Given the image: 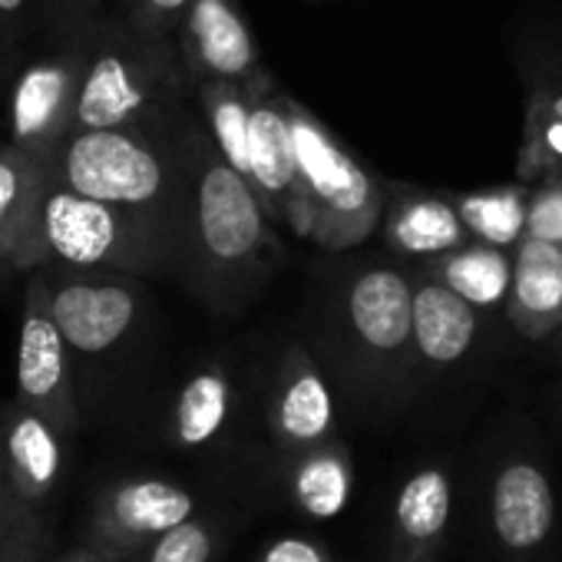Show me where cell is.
<instances>
[{
    "instance_id": "26",
    "label": "cell",
    "mask_w": 562,
    "mask_h": 562,
    "mask_svg": "<svg viewBox=\"0 0 562 562\" xmlns=\"http://www.w3.org/2000/svg\"><path fill=\"white\" fill-rule=\"evenodd\" d=\"M232 384L222 368H205L186 381L172 411V437L182 450L212 443L228 417Z\"/></svg>"
},
{
    "instance_id": "2",
    "label": "cell",
    "mask_w": 562,
    "mask_h": 562,
    "mask_svg": "<svg viewBox=\"0 0 562 562\" xmlns=\"http://www.w3.org/2000/svg\"><path fill=\"white\" fill-rule=\"evenodd\" d=\"M47 169L64 189L130 215L156 238H162V228L186 205L182 166L166 136V123L153 133H70Z\"/></svg>"
},
{
    "instance_id": "21",
    "label": "cell",
    "mask_w": 562,
    "mask_h": 562,
    "mask_svg": "<svg viewBox=\"0 0 562 562\" xmlns=\"http://www.w3.org/2000/svg\"><path fill=\"white\" fill-rule=\"evenodd\" d=\"M427 274H434L450 292H457L463 302H470L476 312H483V308H496L506 302L513 258L499 248L467 241L463 248H457L443 258H434Z\"/></svg>"
},
{
    "instance_id": "15",
    "label": "cell",
    "mask_w": 562,
    "mask_h": 562,
    "mask_svg": "<svg viewBox=\"0 0 562 562\" xmlns=\"http://www.w3.org/2000/svg\"><path fill=\"white\" fill-rule=\"evenodd\" d=\"M506 315L526 341H546L562 331V248L522 235L513 255Z\"/></svg>"
},
{
    "instance_id": "3",
    "label": "cell",
    "mask_w": 562,
    "mask_h": 562,
    "mask_svg": "<svg viewBox=\"0 0 562 562\" xmlns=\"http://www.w3.org/2000/svg\"><path fill=\"white\" fill-rule=\"evenodd\" d=\"M166 136L179 156L186 192L182 209H189L199 251L212 268L245 271L265 268L274 251V232L265 218L251 186L215 153L192 106L166 120Z\"/></svg>"
},
{
    "instance_id": "28",
    "label": "cell",
    "mask_w": 562,
    "mask_h": 562,
    "mask_svg": "<svg viewBox=\"0 0 562 562\" xmlns=\"http://www.w3.org/2000/svg\"><path fill=\"white\" fill-rule=\"evenodd\" d=\"M562 248V179H542L526 199V232Z\"/></svg>"
},
{
    "instance_id": "36",
    "label": "cell",
    "mask_w": 562,
    "mask_h": 562,
    "mask_svg": "<svg viewBox=\"0 0 562 562\" xmlns=\"http://www.w3.org/2000/svg\"><path fill=\"white\" fill-rule=\"evenodd\" d=\"M11 513H14V499H11V493L4 490V483H0V526H8Z\"/></svg>"
},
{
    "instance_id": "23",
    "label": "cell",
    "mask_w": 562,
    "mask_h": 562,
    "mask_svg": "<svg viewBox=\"0 0 562 562\" xmlns=\"http://www.w3.org/2000/svg\"><path fill=\"white\" fill-rule=\"evenodd\" d=\"M519 179H562V80L532 87L519 146Z\"/></svg>"
},
{
    "instance_id": "34",
    "label": "cell",
    "mask_w": 562,
    "mask_h": 562,
    "mask_svg": "<svg viewBox=\"0 0 562 562\" xmlns=\"http://www.w3.org/2000/svg\"><path fill=\"white\" fill-rule=\"evenodd\" d=\"M21 50V44L14 41V34H11V27H8V21L0 18V67H11V57Z\"/></svg>"
},
{
    "instance_id": "22",
    "label": "cell",
    "mask_w": 562,
    "mask_h": 562,
    "mask_svg": "<svg viewBox=\"0 0 562 562\" xmlns=\"http://www.w3.org/2000/svg\"><path fill=\"white\" fill-rule=\"evenodd\" d=\"M47 186V166L14 149L11 143L0 146V261H14L21 251L41 192Z\"/></svg>"
},
{
    "instance_id": "5",
    "label": "cell",
    "mask_w": 562,
    "mask_h": 562,
    "mask_svg": "<svg viewBox=\"0 0 562 562\" xmlns=\"http://www.w3.org/2000/svg\"><path fill=\"white\" fill-rule=\"evenodd\" d=\"M159 251V238L130 215L83 199L50 179L37 202L34 225L11 265L31 268L60 261L70 268H143Z\"/></svg>"
},
{
    "instance_id": "16",
    "label": "cell",
    "mask_w": 562,
    "mask_h": 562,
    "mask_svg": "<svg viewBox=\"0 0 562 562\" xmlns=\"http://www.w3.org/2000/svg\"><path fill=\"white\" fill-rule=\"evenodd\" d=\"M453 513V483L447 467L414 470L394 499L391 562H437Z\"/></svg>"
},
{
    "instance_id": "9",
    "label": "cell",
    "mask_w": 562,
    "mask_h": 562,
    "mask_svg": "<svg viewBox=\"0 0 562 562\" xmlns=\"http://www.w3.org/2000/svg\"><path fill=\"white\" fill-rule=\"evenodd\" d=\"M34 292L67 351L77 355H103L116 348L139 312L136 289L113 278H64L57 285L37 281Z\"/></svg>"
},
{
    "instance_id": "18",
    "label": "cell",
    "mask_w": 562,
    "mask_h": 562,
    "mask_svg": "<svg viewBox=\"0 0 562 562\" xmlns=\"http://www.w3.org/2000/svg\"><path fill=\"white\" fill-rule=\"evenodd\" d=\"M384 238L394 251L420 255V258H443L467 241V228L460 225L450 199L430 195L420 189H394L391 202L384 205Z\"/></svg>"
},
{
    "instance_id": "37",
    "label": "cell",
    "mask_w": 562,
    "mask_h": 562,
    "mask_svg": "<svg viewBox=\"0 0 562 562\" xmlns=\"http://www.w3.org/2000/svg\"><path fill=\"white\" fill-rule=\"evenodd\" d=\"M559 348H562V331H559Z\"/></svg>"
},
{
    "instance_id": "14",
    "label": "cell",
    "mask_w": 562,
    "mask_h": 562,
    "mask_svg": "<svg viewBox=\"0 0 562 562\" xmlns=\"http://www.w3.org/2000/svg\"><path fill=\"white\" fill-rule=\"evenodd\" d=\"M268 420L289 457L335 440V401L328 381L302 348H292L281 358L268 401Z\"/></svg>"
},
{
    "instance_id": "30",
    "label": "cell",
    "mask_w": 562,
    "mask_h": 562,
    "mask_svg": "<svg viewBox=\"0 0 562 562\" xmlns=\"http://www.w3.org/2000/svg\"><path fill=\"white\" fill-rule=\"evenodd\" d=\"M0 18L8 21L18 44L47 27L50 34V0H0Z\"/></svg>"
},
{
    "instance_id": "8",
    "label": "cell",
    "mask_w": 562,
    "mask_h": 562,
    "mask_svg": "<svg viewBox=\"0 0 562 562\" xmlns=\"http://www.w3.org/2000/svg\"><path fill=\"white\" fill-rule=\"evenodd\" d=\"M195 516V496L159 476H136L100 493L90 519V546L116 562L146 552L159 536Z\"/></svg>"
},
{
    "instance_id": "1",
    "label": "cell",
    "mask_w": 562,
    "mask_h": 562,
    "mask_svg": "<svg viewBox=\"0 0 562 562\" xmlns=\"http://www.w3.org/2000/svg\"><path fill=\"white\" fill-rule=\"evenodd\" d=\"M195 87L172 37L143 34L116 4L90 24L87 70L77 93L70 133L159 130L186 110Z\"/></svg>"
},
{
    "instance_id": "27",
    "label": "cell",
    "mask_w": 562,
    "mask_h": 562,
    "mask_svg": "<svg viewBox=\"0 0 562 562\" xmlns=\"http://www.w3.org/2000/svg\"><path fill=\"white\" fill-rule=\"evenodd\" d=\"M212 552H215L212 526L192 516L182 526H176L166 536H159L146 549V559L143 562H209Z\"/></svg>"
},
{
    "instance_id": "32",
    "label": "cell",
    "mask_w": 562,
    "mask_h": 562,
    "mask_svg": "<svg viewBox=\"0 0 562 562\" xmlns=\"http://www.w3.org/2000/svg\"><path fill=\"white\" fill-rule=\"evenodd\" d=\"M110 4L113 0H50V37L97 21V14Z\"/></svg>"
},
{
    "instance_id": "13",
    "label": "cell",
    "mask_w": 562,
    "mask_h": 562,
    "mask_svg": "<svg viewBox=\"0 0 562 562\" xmlns=\"http://www.w3.org/2000/svg\"><path fill=\"white\" fill-rule=\"evenodd\" d=\"M414 281L391 265H371L348 289V325L358 345L378 361H401L411 345Z\"/></svg>"
},
{
    "instance_id": "35",
    "label": "cell",
    "mask_w": 562,
    "mask_h": 562,
    "mask_svg": "<svg viewBox=\"0 0 562 562\" xmlns=\"http://www.w3.org/2000/svg\"><path fill=\"white\" fill-rule=\"evenodd\" d=\"M57 562H116V559H110V555L97 552L93 546H87V549H74V552L60 555Z\"/></svg>"
},
{
    "instance_id": "17",
    "label": "cell",
    "mask_w": 562,
    "mask_h": 562,
    "mask_svg": "<svg viewBox=\"0 0 562 562\" xmlns=\"http://www.w3.org/2000/svg\"><path fill=\"white\" fill-rule=\"evenodd\" d=\"M480 335V312L450 292L434 274H420L414 281L411 302V345L414 355L430 368L460 364Z\"/></svg>"
},
{
    "instance_id": "24",
    "label": "cell",
    "mask_w": 562,
    "mask_h": 562,
    "mask_svg": "<svg viewBox=\"0 0 562 562\" xmlns=\"http://www.w3.org/2000/svg\"><path fill=\"white\" fill-rule=\"evenodd\" d=\"M199 123L215 146V153L245 179L248 169V97L241 83L228 80H205L195 83Z\"/></svg>"
},
{
    "instance_id": "4",
    "label": "cell",
    "mask_w": 562,
    "mask_h": 562,
    "mask_svg": "<svg viewBox=\"0 0 562 562\" xmlns=\"http://www.w3.org/2000/svg\"><path fill=\"white\" fill-rule=\"evenodd\" d=\"M285 113L295 149L299 195H302V238L328 251L361 245L381 222L387 189L371 176L331 130L295 97L285 93Z\"/></svg>"
},
{
    "instance_id": "19",
    "label": "cell",
    "mask_w": 562,
    "mask_h": 562,
    "mask_svg": "<svg viewBox=\"0 0 562 562\" xmlns=\"http://www.w3.org/2000/svg\"><path fill=\"white\" fill-rule=\"evenodd\" d=\"M4 460H8V476H11L14 496L24 503H37L54 490V483L60 476V467H64L60 434L37 414L18 407L8 417Z\"/></svg>"
},
{
    "instance_id": "12",
    "label": "cell",
    "mask_w": 562,
    "mask_h": 562,
    "mask_svg": "<svg viewBox=\"0 0 562 562\" xmlns=\"http://www.w3.org/2000/svg\"><path fill=\"white\" fill-rule=\"evenodd\" d=\"M490 522L509 555L542 549L555 526V493L549 470L529 453H509L490 483Z\"/></svg>"
},
{
    "instance_id": "11",
    "label": "cell",
    "mask_w": 562,
    "mask_h": 562,
    "mask_svg": "<svg viewBox=\"0 0 562 562\" xmlns=\"http://www.w3.org/2000/svg\"><path fill=\"white\" fill-rule=\"evenodd\" d=\"M172 41L192 87L205 80L248 83L265 67L241 0H192Z\"/></svg>"
},
{
    "instance_id": "20",
    "label": "cell",
    "mask_w": 562,
    "mask_h": 562,
    "mask_svg": "<svg viewBox=\"0 0 562 562\" xmlns=\"http://www.w3.org/2000/svg\"><path fill=\"white\" fill-rule=\"evenodd\" d=\"M289 460H292V470H289L292 496L305 516L331 519L348 506L355 473H351V453L338 440L318 443Z\"/></svg>"
},
{
    "instance_id": "33",
    "label": "cell",
    "mask_w": 562,
    "mask_h": 562,
    "mask_svg": "<svg viewBox=\"0 0 562 562\" xmlns=\"http://www.w3.org/2000/svg\"><path fill=\"white\" fill-rule=\"evenodd\" d=\"M0 562H44V555H41L37 542L18 539V542H11L4 552H0Z\"/></svg>"
},
{
    "instance_id": "31",
    "label": "cell",
    "mask_w": 562,
    "mask_h": 562,
    "mask_svg": "<svg viewBox=\"0 0 562 562\" xmlns=\"http://www.w3.org/2000/svg\"><path fill=\"white\" fill-rule=\"evenodd\" d=\"M258 562H335L331 552L315 542V539H302V536H281L274 542H268L258 555Z\"/></svg>"
},
{
    "instance_id": "6",
    "label": "cell",
    "mask_w": 562,
    "mask_h": 562,
    "mask_svg": "<svg viewBox=\"0 0 562 562\" xmlns=\"http://www.w3.org/2000/svg\"><path fill=\"white\" fill-rule=\"evenodd\" d=\"M93 24V21H90ZM90 24L50 37V47L24 64L11 93V146L50 166L64 139L87 70Z\"/></svg>"
},
{
    "instance_id": "25",
    "label": "cell",
    "mask_w": 562,
    "mask_h": 562,
    "mask_svg": "<svg viewBox=\"0 0 562 562\" xmlns=\"http://www.w3.org/2000/svg\"><path fill=\"white\" fill-rule=\"evenodd\" d=\"M526 199L529 192L522 186H499L453 195L450 205L473 241L503 251L509 245H519L526 232Z\"/></svg>"
},
{
    "instance_id": "10",
    "label": "cell",
    "mask_w": 562,
    "mask_h": 562,
    "mask_svg": "<svg viewBox=\"0 0 562 562\" xmlns=\"http://www.w3.org/2000/svg\"><path fill=\"white\" fill-rule=\"evenodd\" d=\"M18 401L24 411L47 420L60 437L80 427V411L70 387L67 345L44 312L34 285L24 299L18 338Z\"/></svg>"
},
{
    "instance_id": "29",
    "label": "cell",
    "mask_w": 562,
    "mask_h": 562,
    "mask_svg": "<svg viewBox=\"0 0 562 562\" xmlns=\"http://www.w3.org/2000/svg\"><path fill=\"white\" fill-rule=\"evenodd\" d=\"M113 4L143 31L156 37H172L192 0H113Z\"/></svg>"
},
{
    "instance_id": "7",
    "label": "cell",
    "mask_w": 562,
    "mask_h": 562,
    "mask_svg": "<svg viewBox=\"0 0 562 562\" xmlns=\"http://www.w3.org/2000/svg\"><path fill=\"white\" fill-rule=\"evenodd\" d=\"M245 87L248 97V169L251 186L268 222L289 225L295 235L302 228V195L295 172L292 130L285 113V90L278 87L268 67H261Z\"/></svg>"
}]
</instances>
